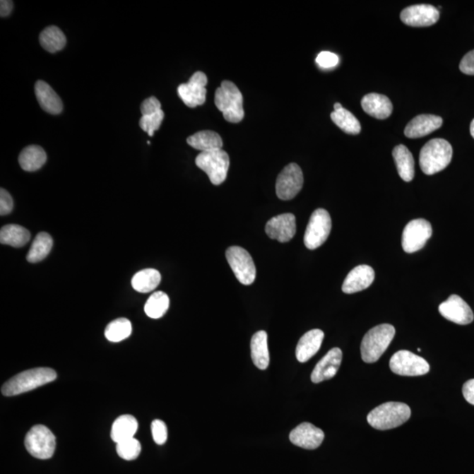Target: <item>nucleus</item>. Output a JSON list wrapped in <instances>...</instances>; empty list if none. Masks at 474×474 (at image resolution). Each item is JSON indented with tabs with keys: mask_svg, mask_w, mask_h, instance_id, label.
Masks as SVG:
<instances>
[{
	"mask_svg": "<svg viewBox=\"0 0 474 474\" xmlns=\"http://www.w3.org/2000/svg\"><path fill=\"white\" fill-rule=\"evenodd\" d=\"M161 274L158 270L146 269L138 271L133 277L131 284L136 292L148 294L154 291L160 284Z\"/></svg>",
	"mask_w": 474,
	"mask_h": 474,
	"instance_id": "c756f323",
	"label": "nucleus"
},
{
	"mask_svg": "<svg viewBox=\"0 0 474 474\" xmlns=\"http://www.w3.org/2000/svg\"><path fill=\"white\" fill-rule=\"evenodd\" d=\"M195 164L208 176L215 186L226 180L230 169V157L223 150L201 152L195 159Z\"/></svg>",
	"mask_w": 474,
	"mask_h": 474,
	"instance_id": "423d86ee",
	"label": "nucleus"
},
{
	"mask_svg": "<svg viewBox=\"0 0 474 474\" xmlns=\"http://www.w3.org/2000/svg\"><path fill=\"white\" fill-rule=\"evenodd\" d=\"M442 125V118L433 114H421L408 122L404 134L408 138H421L436 131Z\"/></svg>",
	"mask_w": 474,
	"mask_h": 474,
	"instance_id": "aec40b11",
	"label": "nucleus"
},
{
	"mask_svg": "<svg viewBox=\"0 0 474 474\" xmlns=\"http://www.w3.org/2000/svg\"><path fill=\"white\" fill-rule=\"evenodd\" d=\"M215 104L227 122L238 123L244 118V97L233 82H222L215 90Z\"/></svg>",
	"mask_w": 474,
	"mask_h": 474,
	"instance_id": "20e7f679",
	"label": "nucleus"
},
{
	"mask_svg": "<svg viewBox=\"0 0 474 474\" xmlns=\"http://www.w3.org/2000/svg\"><path fill=\"white\" fill-rule=\"evenodd\" d=\"M25 446L32 457L49 459L56 450V437L46 426L35 425L25 437Z\"/></svg>",
	"mask_w": 474,
	"mask_h": 474,
	"instance_id": "0eeeda50",
	"label": "nucleus"
},
{
	"mask_svg": "<svg viewBox=\"0 0 474 474\" xmlns=\"http://www.w3.org/2000/svg\"><path fill=\"white\" fill-rule=\"evenodd\" d=\"M316 61L321 68L331 69L338 64L339 57L335 53L323 52L317 56Z\"/></svg>",
	"mask_w": 474,
	"mask_h": 474,
	"instance_id": "58836bf2",
	"label": "nucleus"
},
{
	"mask_svg": "<svg viewBox=\"0 0 474 474\" xmlns=\"http://www.w3.org/2000/svg\"><path fill=\"white\" fill-rule=\"evenodd\" d=\"M170 306V299L164 292H155L148 299L144 311L148 317L152 319H159L167 312Z\"/></svg>",
	"mask_w": 474,
	"mask_h": 474,
	"instance_id": "72a5a7b5",
	"label": "nucleus"
},
{
	"mask_svg": "<svg viewBox=\"0 0 474 474\" xmlns=\"http://www.w3.org/2000/svg\"><path fill=\"white\" fill-rule=\"evenodd\" d=\"M31 235L25 227L16 224H10L3 227L0 230V242L2 244L13 246V247H23L30 242Z\"/></svg>",
	"mask_w": 474,
	"mask_h": 474,
	"instance_id": "c85d7f7f",
	"label": "nucleus"
},
{
	"mask_svg": "<svg viewBox=\"0 0 474 474\" xmlns=\"http://www.w3.org/2000/svg\"><path fill=\"white\" fill-rule=\"evenodd\" d=\"M40 43L47 52L56 53L66 45V37L59 28L50 26L45 28L40 35Z\"/></svg>",
	"mask_w": 474,
	"mask_h": 474,
	"instance_id": "2f4dec72",
	"label": "nucleus"
},
{
	"mask_svg": "<svg viewBox=\"0 0 474 474\" xmlns=\"http://www.w3.org/2000/svg\"><path fill=\"white\" fill-rule=\"evenodd\" d=\"M152 437L155 444L162 445L167 441V426L162 420H154L151 423Z\"/></svg>",
	"mask_w": 474,
	"mask_h": 474,
	"instance_id": "4c0bfd02",
	"label": "nucleus"
},
{
	"mask_svg": "<svg viewBox=\"0 0 474 474\" xmlns=\"http://www.w3.org/2000/svg\"><path fill=\"white\" fill-rule=\"evenodd\" d=\"M226 259L235 276L241 284L249 285L256 280V270L249 253L239 246L227 249Z\"/></svg>",
	"mask_w": 474,
	"mask_h": 474,
	"instance_id": "1a4fd4ad",
	"label": "nucleus"
},
{
	"mask_svg": "<svg viewBox=\"0 0 474 474\" xmlns=\"http://www.w3.org/2000/svg\"><path fill=\"white\" fill-rule=\"evenodd\" d=\"M324 338V333L321 329H312L300 339L296 347L297 360L305 363L313 357L320 350Z\"/></svg>",
	"mask_w": 474,
	"mask_h": 474,
	"instance_id": "412c9836",
	"label": "nucleus"
},
{
	"mask_svg": "<svg viewBox=\"0 0 474 474\" xmlns=\"http://www.w3.org/2000/svg\"><path fill=\"white\" fill-rule=\"evenodd\" d=\"M117 451L119 457L125 461H135L139 457L142 446L139 441L133 437L117 444Z\"/></svg>",
	"mask_w": 474,
	"mask_h": 474,
	"instance_id": "c9c22d12",
	"label": "nucleus"
},
{
	"mask_svg": "<svg viewBox=\"0 0 474 474\" xmlns=\"http://www.w3.org/2000/svg\"><path fill=\"white\" fill-rule=\"evenodd\" d=\"M462 392L466 401L474 405V379L465 383L463 386Z\"/></svg>",
	"mask_w": 474,
	"mask_h": 474,
	"instance_id": "37998d69",
	"label": "nucleus"
},
{
	"mask_svg": "<svg viewBox=\"0 0 474 474\" xmlns=\"http://www.w3.org/2000/svg\"><path fill=\"white\" fill-rule=\"evenodd\" d=\"M331 217L327 210L316 209L307 224L304 244L309 249H316L323 245L331 234Z\"/></svg>",
	"mask_w": 474,
	"mask_h": 474,
	"instance_id": "6e6552de",
	"label": "nucleus"
},
{
	"mask_svg": "<svg viewBox=\"0 0 474 474\" xmlns=\"http://www.w3.org/2000/svg\"><path fill=\"white\" fill-rule=\"evenodd\" d=\"M410 415L411 410L407 404L391 401L372 410L367 415V422L372 428L386 430L403 425Z\"/></svg>",
	"mask_w": 474,
	"mask_h": 474,
	"instance_id": "39448f33",
	"label": "nucleus"
},
{
	"mask_svg": "<svg viewBox=\"0 0 474 474\" xmlns=\"http://www.w3.org/2000/svg\"><path fill=\"white\" fill-rule=\"evenodd\" d=\"M266 232L271 239L280 242H288L296 233V219L292 213H283L268 220Z\"/></svg>",
	"mask_w": 474,
	"mask_h": 474,
	"instance_id": "dca6fc26",
	"label": "nucleus"
},
{
	"mask_svg": "<svg viewBox=\"0 0 474 474\" xmlns=\"http://www.w3.org/2000/svg\"><path fill=\"white\" fill-rule=\"evenodd\" d=\"M343 360V352L339 348H333L318 362L314 367L312 374H311V381L312 382L320 383L335 377L338 374L340 365Z\"/></svg>",
	"mask_w": 474,
	"mask_h": 474,
	"instance_id": "a211bd4d",
	"label": "nucleus"
},
{
	"mask_svg": "<svg viewBox=\"0 0 474 474\" xmlns=\"http://www.w3.org/2000/svg\"><path fill=\"white\" fill-rule=\"evenodd\" d=\"M47 161L46 152L42 147L31 146L25 148L19 157L20 167L26 172H36L45 165Z\"/></svg>",
	"mask_w": 474,
	"mask_h": 474,
	"instance_id": "cd10ccee",
	"label": "nucleus"
},
{
	"mask_svg": "<svg viewBox=\"0 0 474 474\" xmlns=\"http://www.w3.org/2000/svg\"><path fill=\"white\" fill-rule=\"evenodd\" d=\"M441 316L459 325H468L473 323V313L471 307L458 295H452L440 304Z\"/></svg>",
	"mask_w": 474,
	"mask_h": 474,
	"instance_id": "2eb2a0df",
	"label": "nucleus"
},
{
	"mask_svg": "<svg viewBox=\"0 0 474 474\" xmlns=\"http://www.w3.org/2000/svg\"><path fill=\"white\" fill-rule=\"evenodd\" d=\"M165 118L164 111L160 110L154 114L147 115L141 118L139 125L148 136H153L154 132L160 128L162 119Z\"/></svg>",
	"mask_w": 474,
	"mask_h": 474,
	"instance_id": "e433bc0d",
	"label": "nucleus"
},
{
	"mask_svg": "<svg viewBox=\"0 0 474 474\" xmlns=\"http://www.w3.org/2000/svg\"><path fill=\"white\" fill-rule=\"evenodd\" d=\"M440 17L439 11L430 5H415L407 7L401 13V20L408 26L429 27L436 24Z\"/></svg>",
	"mask_w": 474,
	"mask_h": 474,
	"instance_id": "4468645a",
	"label": "nucleus"
},
{
	"mask_svg": "<svg viewBox=\"0 0 474 474\" xmlns=\"http://www.w3.org/2000/svg\"><path fill=\"white\" fill-rule=\"evenodd\" d=\"M394 335L396 328L393 325L381 324L371 328L362 340V360L367 364L377 362L389 348Z\"/></svg>",
	"mask_w": 474,
	"mask_h": 474,
	"instance_id": "7ed1b4c3",
	"label": "nucleus"
},
{
	"mask_svg": "<svg viewBox=\"0 0 474 474\" xmlns=\"http://www.w3.org/2000/svg\"><path fill=\"white\" fill-rule=\"evenodd\" d=\"M333 122L339 129L349 135H358L361 132V125L358 119L345 108L334 111L331 114Z\"/></svg>",
	"mask_w": 474,
	"mask_h": 474,
	"instance_id": "473e14b6",
	"label": "nucleus"
},
{
	"mask_svg": "<svg viewBox=\"0 0 474 474\" xmlns=\"http://www.w3.org/2000/svg\"><path fill=\"white\" fill-rule=\"evenodd\" d=\"M289 439L296 446L314 450L323 444L324 432L309 422H303L292 430Z\"/></svg>",
	"mask_w": 474,
	"mask_h": 474,
	"instance_id": "f3484780",
	"label": "nucleus"
},
{
	"mask_svg": "<svg viewBox=\"0 0 474 474\" xmlns=\"http://www.w3.org/2000/svg\"><path fill=\"white\" fill-rule=\"evenodd\" d=\"M131 333L132 324L130 321L126 318H119L107 325L105 336L108 341L119 343L129 338Z\"/></svg>",
	"mask_w": 474,
	"mask_h": 474,
	"instance_id": "f704fd0d",
	"label": "nucleus"
},
{
	"mask_svg": "<svg viewBox=\"0 0 474 474\" xmlns=\"http://www.w3.org/2000/svg\"><path fill=\"white\" fill-rule=\"evenodd\" d=\"M160 110H162L160 101L155 97H148L143 101L142 106H141V113H142L143 117L154 114Z\"/></svg>",
	"mask_w": 474,
	"mask_h": 474,
	"instance_id": "ea45409f",
	"label": "nucleus"
},
{
	"mask_svg": "<svg viewBox=\"0 0 474 474\" xmlns=\"http://www.w3.org/2000/svg\"><path fill=\"white\" fill-rule=\"evenodd\" d=\"M304 182L302 169L297 164H289L282 170L276 182L277 196L282 201H290L302 189Z\"/></svg>",
	"mask_w": 474,
	"mask_h": 474,
	"instance_id": "f8f14e48",
	"label": "nucleus"
},
{
	"mask_svg": "<svg viewBox=\"0 0 474 474\" xmlns=\"http://www.w3.org/2000/svg\"><path fill=\"white\" fill-rule=\"evenodd\" d=\"M13 208V198L8 191L1 188L0 190V215H9Z\"/></svg>",
	"mask_w": 474,
	"mask_h": 474,
	"instance_id": "a19ab883",
	"label": "nucleus"
},
{
	"mask_svg": "<svg viewBox=\"0 0 474 474\" xmlns=\"http://www.w3.org/2000/svg\"><path fill=\"white\" fill-rule=\"evenodd\" d=\"M208 78L204 72L197 71L191 76L186 84L180 85L178 93L188 107L195 108L206 102L207 97Z\"/></svg>",
	"mask_w": 474,
	"mask_h": 474,
	"instance_id": "ddd939ff",
	"label": "nucleus"
},
{
	"mask_svg": "<svg viewBox=\"0 0 474 474\" xmlns=\"http://www.w3.org/2000/svg\"><path fill=\"white\" fill-rule=\"evenodd\" d=\"M342 107H343V106H342L341 104H340V103H336V104L334 105V109H335L334 111H338V110H339V109H341Z\"/></svg>",
	"mask_w": 474,
	"mask_h": 474,
	"instance_id": "49530a36",
	"label": "nucleus"
},
{
	"mask_svg": "<svg viewBox=\"0 0 474 474\" xmlns=\"http://www.w3.org/2000/svg\"><path fill=\"white\" fill-rule=\"evenodd\" d=\"M361 106L365 113L379 119L389 118L393 113L392 102L382 94H367L362 99Z\"/></svg>",
	"mask_w": 474,
	"mask_h": 474,
	"instance_id": "4be33fe9",
	"label": "nucleus"
},
{
	"mask_svg": "<svg viewBox=\"0 0 474 474\" xmlns=\"http://www.w3.org/2000/svg\"><path fill=\"white\" fill-rule=\"evenodd\" d=\"M432 236V227L428 220L416 219L411 220L405 227L401 239L403 251L414 253L425 247L426 242Z\"/></svg>",
	"mask_w": 474,
	"mask_h": 474,
	"instance_id": "9b49d317",
	"label": "nucleus"
},
{
	"mask_svg": "<svg viewBox=\"0 0 474 474\" xmlns=\"http://www.w3.org/2000/svg\"><path fill=\"white\" fill-rule=\"evenodd\" d=\"M398 174L405 182H410L415 177V160L411 152L406 146L400 144L393 150Z\"/></svg>",
	"mask_w": 474,
	"mask_h": 474,
	"instance_id": "b1692460",
	"label": "nucleus"
},
{
	"mask_svg": "<svg viewBox=\"0 0 474 474\" xmlns=\"http://www.w3.org/2000/svg\"><path fill=\"white\" fill-rule=\"evenodd\" d=\"M267 333L260 331L253 335L251 343L253 363L260 370H266L270 364L269 349H268Z\"/></svg>",
	"mask_w": 474,
	"mask_h": 474,
	"instance_id": "393cba45",
	"label": "nucleus"
},
{
	"mask_svg": "<svg viewBox=\"0 0 474 474\" xmlns=\"http://www.w3.org/2000/svg\"><path fill=\"white\" fill-rule=\"evenodd\" d=\"M53 239L46 232L39 233L32 242L30 251L27 255L28 262L35 263L42 261L52 251Z\"/></svg>",
	"mask_w": 474,
	"mask_h": 474,
	"instance_id": "7c9ffc66",
	"label": "nucleus"
},
{
	"mask_svg": "<svg viewBox=\"0 0 474 474\" xmlns=\"http://www.w3.org/2000/svg\"><path fill=\"white\" fill-rule=\"evenodd\" d=\"M418 350V352H422V350H421V349H420V348H418V350Z\"/></svg>",
	"mask_w": 474,
	"mask_h": 474,
	"instance_id": "de8ad7c7",
	"label": "nucleus"
},
{
	"mask_svg": "<svg viewBox=\"0 0 474 474\" xmlns=\"http://www.w3.org/2000/svg\"><path fill=\"white\" fill-rule=\"evenodd\" d=\"M35 95L37 97L40 106L47 113L59 114L63 111V102L52 86L46 82L39 81L35 86Z\"/></svg>",
	"mask_w": 474,
	"mask_h": 474,
	"instance_id": "5701e85b",
	"label": "nucleus"
},
{
	"mask_svg": "<svg viewBox=\"0 0 474 474\" xmlns=\"http://www.w3.org/2000/svg\"><path fill=\"white\" fill-rule=\"evenodd\" d=\"M389 365L393 374L401 376H421L429 372L428 362L408 350H399L394 354Z\"/></svg>",
	"mask_w": 474,
	"mask_h": 474,
	"instance_id": "9d476101",
	"label": "nucleus"
},
{
	"mask_svg": "<svg viewBox=\"0 0 474 474\" xmlns=\"http://www.w3.org/2000/svg\"><path fill=\"white\" fill-rule=\"evenodd\" d=\"M470 133H471L472 136L473 137L474 139V119H473V122H471V125H470Z\"/></svg>",
	"mask_w": 474,
	"mask_h": 474,
	"instance_id": "a18cd8bd",
	"label": "nucleus"
},
{
	"mask_svg": "<svg viewBox=\"0 0 474 474\" xmlns=\"http://www.w3.org/2000/svg\"><path fill=\"white\" fill-rule=\"evenodd\" d=\"M461 72L466 75L474 76V50L468 52L463 57L459 64Z\"/></svg>",
	"mask_w": 474,
	"mask_h": 474,
	"instance_id": "79ce46f5",
	"label": "nucleus"
},
{
	"mask_svg": "<svg viewBox=\"0 0 474 474\" xmlns=\"http://www.w3.org/2000/svg\"><path fill=\"white\" fill-rule=\"evenodd\" d=\"M186 142L191 147L201 152L223 150V141L219 134L211 130H204L188 137Z\"/></svg>",
	"mask_w": 474,
	"mask_h": 474,
	"instance_id": "a878e982",
	"label": "nucleus"
},
{
	"mask_svg": "<svg viewBox=\"0 0 474 474\" xmlns=\"http://www.w3.org/2000/svg\"><path fill=\"white\" fill-rule=\"evenodd\" d=\"M138 429V422L133 415H124L115 420L112 426L111 437L118 444L133 439Z\"/></svg>",
	"mask_w": 474,
	"mask_h": 474,
	"instance_id": "bb28decb",
	"label": "nucleus"
},
{
	"mask_svg": "<svg viewBox=\"0 0 474 474\" xmlns=\"http://www.w3.org/2000/svg\"><path fill=\"white\" fill-rule=\"evenodd\" d=\"M374 270L371 266L361 265L354 268L343 281L342 290L345 294L352 295L365 290L374 283Z\"/></svg>",
	"mask_w": 474,
	"mask_h": 474,
	"instance_id": "6ab92c4d",
	"label": "nucleus"
},
{
	"mask_svg": "<svg viewBox=\"0 0 474 474\" xmlns=\"http://www.w3.org/2000/svg\"><path fill=\"white\" fill-rule=\"evenodd\" d=\"M452 158V147L446 140H430L420 152L419 162L426 175H434L447 167Z\"/></svg>",
	"mask_w": 474,
	"mask_h": 474,
	"instance_id": "f03ea898",
	"label": "nucleus"
},
{
	"mask_svg": "<svg viewBox=\"0 0 474 474\" xmlns=\"http://www.w3.org/2000/svg\"><path fill=\"white\" fill-rule=\"evenodd\" d=\"M57 372L52 368H35L20 372L3 385L1 392L5 396H16L30 392L55 381Z\"/></svg>",
	"mask_w": 474,
	"mask_h": 474,
	"instance_id": "f257e3e1",
	"label": "nucleus"
},
{
	"mask_svg": "<svg viewBox=\"0 0 474 474\" xmlns=\"http://www.w3.org/2000/svg\"><path fill=\"white\" fill-rule=\"evenodd\" d=\"M13 10V1L8 0H2L0 2V16L1 17L8 16Z\"/></svg>",
	"mask_w": 474,
	"mask_h": 474,
	"instance_id": "c03bdc74",
	"label": "nucleus"
}]
</instances>
